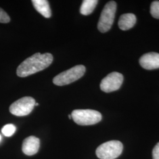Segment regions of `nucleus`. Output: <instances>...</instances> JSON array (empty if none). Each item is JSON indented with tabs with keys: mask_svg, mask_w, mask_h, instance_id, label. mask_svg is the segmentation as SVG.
Returning <instances> with one entry per match:
<instances>
[{
	"mask_svg": "<svg viewBox=\"0 0 159 159\" xmlns=\"http://www.w3.org/2000/svg\"><path fill=\"white\" fill-rule=\"evenodd\" d=\"M53 61L50 53H35L20 64L17 69L18 77H25L47 68Z\"/></svg>",
	"mask_w": 159,
	"mask_h": 159,
	"instance_id": "obj_1",
	"label": "nucleus"
},
{
	"mask_svg": "<svg viewBox=\"0 0 159 159\" xmlns=\"http://www.w3.org/2000/svg\"><path fill=\"white\" fill-rule=\"evenodd\" d=\"M74 122L81 125H96L102 119V114L93 110H75L71 113Z\"/></svg>",
	"mask_w": 159,
	"mask_h": 159,
	"instance_id": "obj_2",
	"label": "nucleus"
},
{
	"mask_svg": "<svg viewBox=\"0 0 159 159\" xmlns=\"http://www.w3.org/2000/svg\"><path fill=\"white\" fill-rule=\"evenodd\" d=\"M85 72V66L83 65L75 66L58 74L53 79V83L59 86L67 85L80 79L84 75Z\"/></svg>",
	"mask_w": 159,
	"mask_h": 159,
	"instance_id": "obj_3",
	"label": "nucleus"
},
{
	"mask_svg": "<svg viewBox=\"0 0 159 159\" xmlns=\"http://www.w3.org/2000/svg\"><path fill=\"white\" fill-rule=\"evenodd\" d=\"M123 144L118 140L104 143L97 148V156L100 159H115L121 154Z\"/></svg>",
	"mask_w": 159,
	"mask_h": 159,
	"instance_id": "obj_4",
	"label": "nucleus"
},
{
	"mask_svg": "<svg viewBox=\"0 0 159 159\" xmlns=\"http://www.w3.org/2000/svg\"><path fill=\"white\" fill-rule=\"evenodd\" d=\"M116 10L117 4L114 1H109L105 5L97 25L100 32L106 33L111 29L114 23Z\"/></svg>",
	"mask_w": 159,
	"mask_h": 159,
	"instance_id": "obj_5",
	"label": "nucleus"
},
{
	"mask_svg": "<svg viewBox=\"0 0 159 159\" xmlns=\"http://www.w3.org/2000/svg\"><path fill=\"white\" fill-rule=\"evenodd\" d=\"M35 105L31 97H24L13 102L10 107V113L16 116H25L31 113Z\"/></svg>",
	"mask_w": 159,
	"mask_h": 159,
	"instance_id": "obj_6",
	"label": "nucleus"
},
{
	"mask_svg": "<svg viewBox=\"0 0 159 159\" xmlns=\"http://www.w3.org/2000/svg\"><path fill=\"white\" fill-rule=\"evenodd\" d=\"M123 75L118 72L108 74L102 80L100 89L105 93H110L119 90L123 82Z\"/></svg>",
	"mask_w": 159,
	"mask_h": 159,
	"instance_id": "obj_7",
	"label": "nucleus"
},
{
	"mask_svg": "<svg viewBox=\"0 0 159 159\" xmlns=\"http://www.w3.org/2000/svg\"><path fill=\"white\" fill-rule=\"evenodd\" d=\"M139 63L143 68L146 70L159 68V54L154 52L144 54L140 58Z\"/></svg>",
	"mask_w": 159,
	"mask_h": 159,
	"instance_id": "obj_8",
	"label": "nucleus"
},
{
	"mask_svg": "<svg viewBox=\"0 0 159 159\" xmlns=\"http://www.w3.org/2000/svg\"><path fill=\"white\" fill-rule=\"evenodd\" d=\"M40 146V141L39 138L35 136L29 137L23 142V153L28 156H33L39 152Z\"/></svg>",
	"mask_w": 159,
	"mask_h": 159,
	"instance_id": "obj_9",
	"label": "nucleus"
},
{
	"mask_svg": "<svg viewBox=\"0 0 159 159\" xmlns=\"http://www.w3.org/2000/svg\"><path fill=\"white\" fill-rule=\"evenodd\" d=\"M136 23V17L132 13H127L123 14L119 20L120 29L126 31L133 27Z\"/></svg>",
	"mask_w": 159,
	"mask_h": 159,
	"instance_id": "obj_10",
	"label": "nucleus"
},
{
	"mask_svg": "<svg viewBox=\"0 0 159 159\" xmlns=\"http://www.w3.org/2000/svg\"><path fill=\"white\" fill-rule=\"evenodd\" d=\"M34 8L43 17L50 18L51 11L48 1L47 0H32Z\"/></svg>",
	"mask_w": 159,
	"mask_h": 159,
	"instance_id": "obj_11",
	"label": "nucleus"
},
{
	"mask_svg": "<svg viewBox=\"0 0 159 159\" xmlns=\"http://www.w3.org/2000/svg\"><path fill=\"white\" fill-rule=\"evenodd\" d=\"M98 2L97 0H84L80 7V13L84 16L90 15L95 9Z\"/></svg>",
	"mask_w": 159,
	"mask_h": 159,
	"instance_id": "obj_12",
	"label": "nucleus"
},
{
	"mask_svg": "<svg viewBox=\"0 0 159 159\" xmlns=\"http://www.w3.org/2000/svg\"><path fill=\"white\" fill-rule=\"evenodd\" d=\"M16 131V127L12 124H8L4 125L2 129V134L6 137H11L14 134Z\"/></svg>",
	"mask_w": 159,
	"mask_h": 159,
	"instance_id": "obj_13",
	"label": "nucleus"
},
{
	"mask_svg": "<svg viewBox=\"0 0 159 159\" xmlns=\"http://www.w3.org/2000/svg\"><path fill=\"white\" fill-rule=\"evenodd\" d=\"M150 13L152 17L159 19V1H154L150 6Z\"/></svg>",
	"mask_w": 159,
	"mask_h": 159,
	"instance_id": "obj_14",
	"label": "nucleus"
},
{
	"mask_svg": "<svg viewBox=\"0 0 159 159\" xmlns=\"http://www.w3.org/2000/svg\"><path fill=\"white\" fill-rule=\"evenodd\" d=\"M10 21V18L4 10L0 8V23H8Z\"/></svg>",
	"mask_w": 159,
	"mask_h": 159,
	"instance_id": "obj_15",
	"label": "nucleus"
},
{
	"mask_svg": "<svg viewBox=\"0 0 159 159\" xmlns=\"http://www.w3.org/2000/svg\"><path fill=\"white\" fill-rule=\"evenodd\" d=\"M153 159H159V143H158L153 150Z\"/></svg>",
	"mask_w": 159,
	"mask_h": 159,
	"instance_id": "obj_16",
	"label": "nucleus"
},
{
	"mask_svg": "<svg viewBox=\"0 0 159 159\" xmlns=\"http://www.w3.org/2000/svg\"><path fill=\"white\" fill-rule=\"evenodd\" d=\"M68 117H69V119H72V117H71V115H68Z\"/></svg>",
	"mask_w": 159,
	"mask_h": 159,
	"instance_id": "obj_17",
	"label": "nucleus"
},
{
	"mask_svg": "<svg viewBox=\"0 0 159 159\" xmlns=\"http://www.w3.org/2000/svg\"><path fill=\"white\" fill-rule=\"evenodd\" d=\"M35 106H39V103H36V102H35Z\"/></svg>",
	"mask_w": 159,
	"mask_h": 159,
	"instance_id": "obj_18",
	"label": "nucleus"
},
{
	"mask_svg": "<svg viewBox=\"0 0 159 159\" xmlns=\"http://www.w3.org/2000/svg\"><path fill=\"white\" fill-rule=\"evenodd\" d=\"M1 138H2V137H1V135H0V141H1Z\"/></svg>",
	"mask_w": 159,
	"mask_h": 159,
	"instance_id": "obj_19",
	"label": "nucleus"
}]
</instances>
